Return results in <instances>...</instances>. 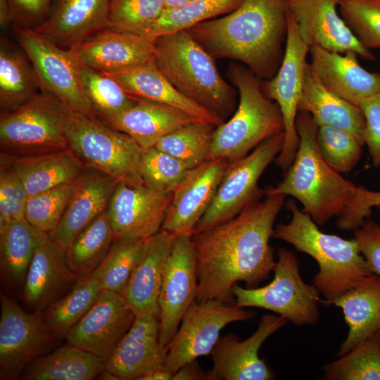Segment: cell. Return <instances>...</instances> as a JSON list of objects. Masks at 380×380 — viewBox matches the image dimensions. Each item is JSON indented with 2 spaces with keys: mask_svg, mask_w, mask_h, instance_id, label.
<instances>
[{
  "mask_svg": "<svg viewBox=\"0 0 380 380\" xmlns=\"http://www.w3.org/2000/svg\"><path fill=\"white\" fill-rule=\"evenodd\" d=\"M284 201V195H265L234 218L191 236L198 275L196 301L235 304L234 284L243 281L246 288H255L270 277L276 265L270 239Z\"/></svg>",
  "mask_w": 380,
  "mask_h": 380,
  "instance_id": "6da1fadb",
  "label": "cell"
},
{
  "mask_svg": "<svg viewBox=\"0 0 380 380\" xmlns=\"http://www.w3.org/2000/svg\"><path fill=\"white\" fill-rule=\"evenodd\" d=\"M289 11L288 0H243L232 12L188 30L213 58L239 61L267 80L283 60Z\"/></svg>",
  "mask_w": 380,
  "mask_h": 380,
  "instance_id": "7a4b0ae2",
  "label": "cell"
},
{
  "mask_svg": "<svg viewBox=\"0 0 380 380\" xmlns=\"http://www.w3.org/2000/svg\"><path fill=\"white\" fill-rule=\"evenodd\" d=\"M319 126L308 113L299 111L296 128L300 143L296 157L276 186H267L264 196H291L298 201L302 210L318 225L334 217L343 216L350 209L357 186L343 178L322 158L317 146Z\"/></svg>",
  "mask_w": 380,
  "mask_h": 380,
  "instance_id": "3957f363",
  "label": "cell"
},
{
  "mask_svg": "<svg viewBox=\"0 0 380 380\" xmlns=\"http://www.w3.org/2000/svg\"><path fill=\"white\" fill-rule=\"evenodd\" d=\"M286 207L291 213V220L277 224L272 238L292 245L317 262L319 271L312 284L324 298L321 303L329 305L372 273L355 238L345 239L322 232L293 201H289Z\"/></svg>",
  "mask_w": 380,
  "mask_h": 380,
  "instance_id": "277c9868",
  "label": "cell"
},
{
  "mask_svg": "<svg viewBox=\"0 0 380 380\" xmlns=\"http://www.w3.org/2000/svg\"><path fill=\"white\" fill-rule=\"evenodd\" d=\"M155 63L184 96L224 122L235 111L236 90L220 74L214 58L188 30L154 39Z\"/></svg>",
  "mask_w": 380,
  "mask_h": 380,
  "instance_id": "5b68a950",
  "label": "cell"
},
{
  "mask_svg": "<svg viewBox=\"0 0 380 380\" xmlns=\"http://www.w3.org/2000/svg\"><path fill=\"white\" fill-rule=\"evenodd\" d=\"M227 75L238 90L239 101L233 115L216 127L208 159L229 163L248 155L266 139L284 132L281 110L262 89V80L243 64L231 63Z\"/></svg>",
  "mask_w": 380,
  "mask_h": 380,
  "instance_id": "8992f818",
  "label": "cell"
},
{
  "mask_svg": "<svg viewBox=\"0 0 380 380\" xmlns=\"http://www.w3.org/2000/svg\"><path fill=\"white\" fill-rule=\"evenodd\" d=\"M65 134L69 148L85 167L118 182L145 184L139 172L143 148L126 133L110 127L96 115L66 107Z\"/></svg>",
  "mask_w": 380,
  "mask_h": 380,
  "instance_id": "52a82bcc",
  "label": "cell"
},
{
  "mask_svg": "<svg viewBox=\"0 0 380 380\" xmlns=\"http://www.w3.org/2000/svg\"><path fill=\"white\" fill-rule=\"evenodd\" d=\"M66 107L42 91L6 110L0 118L1 154L26 157L53 153L68 147L65 134Z\"/></svg>",
  "mask_w": 380,
  "mask_h": 380,
  "instance_id": "ba28073f",
  "label": "cell"
},
{
  "mask_svg": "<svg viewBox=\"0 0 380 380\" xmlns=\"http://www.w3.org/2000/svg\"><path fill=\"white\" fill-rule=\"evenodd\" d=\"M273 279L262 287L232 288L235 305L241 308H260L283 316L296 326H312L319 320V292L300 275L296 255L285 248L277 251Z\"/></svg>",
  "mask_w": 380,
  "mask_h": 380,
  "instance_id": "9c48e42d",
  "label": "cell"
},
{
  "mask_svg": "<svg viewBox=\"0 0 380 380\" xmlns=\"http://www.w3.org/2000/svg\"><path fill=\"white\" fill-rule=\"evenodd\" d=\"M284 139V132L273 136L246 156L229 163L213 203L194 234L234 218L247 205L265 196L263 189L258 186V181L280 153Z\"/></svg>",
  "mask_w": 380,
  "mask_h": 380,
  "instance_id": "30bf717a",
  "label": "cell"
},
{
  "mask_svg": "<svg viewBox=\"0 0 380 380\" xmlns=\"http://www.w3.org/2000/svg\"><path fill=\"white\" fill-rule=\"evenodd\" d=\"M15 30L42 91L70 109L96 115L82 87L81 64L69 49H60L53 40L27 26L17 27Z\"/></svg>",
  "mask_w": 380,
  "mask_h": 380,
  "instance_id": "8fae6325",
  "label": "cell"
},
{
  "mask_svg": "<svg viewBox=\"0 0 380 380\" xmlns=\"http://www.w3.org/2000/svg\"><path fill=\"white\" fill-rule=\"evenodd\" d=\"M309 49L302 40L296 23L289 11L288 34L281 64L273 77L262 80L261 84L264 94L277 103L282 115L284 139L275 163L284 172L291 165L299 146L296 120Z\"/></svg>",
  "mask_w": 380,
  "mask_h": 380,
  "instance_id": "7c38bea8",
  "label": "cell"
},
{
  "mask_svg": "<svg viewBox=\"0 0 380 380\" xmlns=\"http://www.w3.org/2000/svg\"><path fill=\"white\" fill-rule=\"evenodd\" d=\"M255 312L217 300L195 301L184 314L167 346L164 366L175 373L187 362L210 354L228 324L248 321Z\"/></svg>",
  "mask_w": 380,
  "mask_h": 380,
  "instance_id": "4fadbf2b",
  "label": "cell"
},
{
  "mask_svg": "<svg viewBox=\"0 0 380 380\" xmlns=\"http://www.w3.org/2000/svg\"><path fill=\"white\" fill-rule=\"evenodd\" d=\"M56 338L44 314H30L1 293L0 379L20 377L26 367L42 355Z\"/></svg>",
  "mask_w": 380,
  "mask_h": 380,
  "instance_id": "5bb4252c",
  "label": "cell"
},
{
  "mask_svg": "<svg viewBox=\"0 0 380 380\" xmlns=\"http://www.w3.org/2000/svg\"><path fill=\"white\" fill-rule=\"evenodd\" d=\"M198 275L191 237L176 236L163 267L158 298L159 341L167 348L181 321L196 300Z\"/></svg>",
  "mask_w": 380,
  "mask_h": 380,
  "instance_id": "9a60e30c",
  "label": "cell"
},
{
  "mask_svg": "<svg viewBox=\"0 0 380 380\" xmlns=\"http://www.w3.org/2000/svg\"><path fill=\"white\" fill-rule=\"evenodd\" d=\"M288 322L281 315L261 316L258 328L248 338L240 340L234 334L220 336L210 355L213 368L208 380H270L274 372L259 357V350L271 335Z\"/></svg>",
  "mask_w": 380,
  "mask_h": 380,
  "instance_id": "2e32d148",
  "label": "cell"
},
{
  "mask_svg": "<svg viewBox=\"0 0 380 380\" xmlns=\"http://www.w3.org/2000/svg\"><path fill=\"white\" fill-rule=\"evenodd\" d=\"M172 193L158 191L146 184L118 182L107 212L115 239H147L162 227Z\"/></svg>",
  "mask_w": 380,
  "mask_h": 380,
  "instance_id": "e0dca14e",
  "label": "cell"
},
{
  "mask_svg": "<svg viewBox=\"0 0 380 380\" xmlns=\"http://www.w3.org/2000/svg\"><path fill=\"white\" fill-rule=\"evenodd\" d=\"M229 164L227 159L216 158L189 169L172 191L160 230L191 236L213 203Z\"/></svg>",
  "mask_w": 380,
  "mask_h": 380,
  "instance_id": "ac0fdd59",
  "label": "cell"
},
{
  "mask_svg": "<svg viewBox=\"0 0 380 380\" xmlns=\"http://www.w3.org/2000/svg\"><path fill=\"white\" fill-rule=\"evenodd\" d=\"M135 317L120 293L103 290L65 339L69 344L107 360Z\"/></svg>",
  "mask_w": 380,
  "mask_h": 380,
  "instance_id": "d6986e66",
  "label": "cell"
},
{
  "mask_svg": "<svg viewBox=\"0 0 380 380\" xmlns=\"http://www.w3.org/2000/svg\"><path fill=\"white\" fill-rule=\"evenodd\" d=\"M339 0H288L302 40L309 46H317L344 53L353 51L364 60L375 61L337 13Z\"/></svg>",
  "mask_w": 380,
  "mask_h": 380,
  "instance_id": "ffe728a7",
  "label": "cell"
},
{
  "mask_svg": "<svg viewBox=\"0 0 380 380\" xmlns=\"http://www.w3.org/2000/svg\"><path fill=\"white\" fill-rule=\"evenodd\" d=\"M69 51L81 65L106 73L155 61L154 40L110 27L71 46Z\"/></svg>",
  "mask_w": 380,
  "mask_h": 380,
  "instance_id": "44dd1931",
  "label": "cell"
},
{
  "mask_svg": "<svg viewBox=\"0 0 380 380\" xmlns=\"http://www.w3.org/2000/svg\"><path fill=\"white\" fill-rule=\"evenodd\" d=\"M159 316H136L134 321L106 360L105 369L119 380H139L163 366L167 348L160 347Z\"/></svg>",
  "mask_w": 380,
  "mask_h": 380,
  "instance_id": "7402d4cb",
  "label": "cell"
},
{
  "mask_svg": "<svg viewBox=\"0 0 380 380\" xmlns=\"http://www.w3.org/2000/svg\"><path fill=\"white\" fill-rule=\"evenodd\" d=\"M311 68L317 77L330 92L357 105L380 90V72H370L357 61V53H342L320 46H310Z\"/></svg>",
  "mask_w": 380,
  "mask_h": 380,
  "instance_id": "603a6c76",
  "label": "cell"
},
{
  "mask_svg": "<svg viewBox=\"0 0 380 380\" xmlns=\"http://www.w3.org/2000/svg\"><path fill=\"white\" fill-rule=\"evenodd\" d=\"M114 178L87 168L78 177L71 200L51 239L66 250L72 239L107 208L118 184Z\"/></svg>",
  "mask_w": 380,
  "mask_h": 380,
  "instance_id": "cb8c5ba5",
  "label": "cell"
},
{
  "mask_svg": "<svg viewBox=\"0 0 380 380\" xmlns=\"http://www.w3.org/2000/svg\"><path fill=\"white\" fill-rule=\"evenodd\" d=\"M78 279L68 266L65 249L51 239L37 249L30 265L23 283L24 298L42 312Z\"/></svg>",
  "mask_w": 380,
  "mask_h": 380,
  "instance_id": "d4e9b609",
  "label": "cell"
},
{
  "mask_svg": "<svg viewBox=\"0 0 380 380\" xmlns=\"http://www.w3.org/2000/svg\"><path fill=\"white\" fill-rule=\"evenodd\" d=\"M110 0H57L34 29L53 41L72 46L110 28Z\"/></svg>",
  "mask_w": 380,
  "mask_h": 380,
  "instance_id": "484cf974",
  "label": "cell"
},
{
  "mask_svg": "<svg viewBox=\"0 0 380 380\" xmlns=\"http://www.w3.org/2000/svg\"><path fill=\"white\" fill-rule=\"evenodd\" d=\"M175 236L160 230L146 239L141 259L120 293L136 316H159L163 267Z\"/></svg>",
  "mask_w": 380,
  "mask_h": 380,
  "instance_id": "4316f807",
  "label": "cell"
},
{
  "mask_svg": "<svg viewBox=\"0 0 380 380\" xmlns=\"http://www.w3.org/2000/svg\"><path fill=\"white\" fill-rule=\"evenodd\" d=\"M106 74L134 97L173 107L198 122L216 127L224 122L217 115L182 94L160 71L155 61Z\"/></svg>",
  "mask_w": 380,
  "mask_h": 380,
  "instance_id": "83f0119b",
  "label": "cell"
},
{
  "mask_svg": "<svg viewBox=\"0 0 380 380\" xmlns=\"http://www.w3.org/2000/svg\"><path fill=\"white\" fill-rule=\"evenodd\" d=\"M298 111L309 113L319 127L330 126L350 133L365 145V120L361 109L325 89L310 63L305 68Z\"/></svg>",
  "mask_w": 380,
  "mask_h": 380,
  "instance_id": "f1b7e54d",
  "label": "cell"
},
{
  "mask_svg": "<svg viewBox=\"0 0 380 380\" xmlns=\"http://www.w3.org/2000/svg\"><path fill=\"white\" fill-rule=\"evenodd\" d=\"M101 120L130 136L142 148L154 147L170 132L198 122L177 108L139 98L132 107Z\"/></svg>",
  "mask_w": 380,
  "mask_h": 380,
  "instance_id": "f546056e",
  "label": "cell"
},
{
  "mask_svg": "<svg viewBox=\"0 0 380 380\" xmlns=\"http://www.w3.org/2000/svg\"><path fill=\"white\" fill-rule=\"evenodd\" d=\"M330 304L341 308L348 327L336 354L339 357L380 330V276H366Z\"/></svg>",
  "mask_w": 380,
  "mask_h": 380,
  "instance_id": "4dcf8cb0",
  "label": "cell"
},
{
  "mask_svg": "<svg viewBox=\"0 0 380 380\" xmlns=\"http://www.w3.org/2000/svg\"><path fill=\"white\" fill-rule=\"evenodd\" d=\"M0 157L11 167L29 196L72 182L85 169L69 148L34 156L10 157L1 154Z\"/></svg>",
  "mask_w": 380,
  "mask_h": 380,
  "instance_id": "1f68e13d",
  "label": "cell"
},
{
  "mask_svg": "<svg viewBox=\"0 0 380 380\" xmlns=\"http://www.w3.org/2000/svg\"><path fill=\"white\" fill-rule=\"evenodd\" d=\"M106 360L68 343L32 361L20 377L25 380H91L105 368Z\"/></svg>",
  "mask_w": 380,
  "mask_h": 380,
  "instance_id": "d6a6232c",
  "label": "cell"
},
{
  "mask_svg": "<svg viewBox=\"0 0 380 380\" xmlns=\"http://www.w3.org/2000/svg\"><path fill=\"white\" fill-rule=\"evenodd\" d=\"M50 239L49 233L25 217L0 227L1 269L6 278L14 284H23L36 251Z\"/></svg>",
  "mask_w": 380,
  "mask_h": 380,
  "instance_id": "836d02e7",
  "label": "cell"
},
{
  "mask_svg": "<svg viewBox=\"0 0 380 380\" xmlns=\"http://www.w3.org/2000/svg\"><path fill=\"white\" fill-rule=\"evenodd\" d=\"M114 239L106 209L84 227L66 248L69 267L79 278L91 274L106 258Z\"/></svg>",
  "mask_w": 380,
  "mask_h": 380,
  "instance_id": "e575fe53",
  "label": "cell"
},
{
  "mask_svg": "<svg viewBox=\"0 0 380 380\" xmlns=\"http://www.w3.org/2000/svg\"><path fill=\"white\" fill-rule=\"evenodd\" d=\"M243 0H191L171 8H165L156 20L140 30L138 34L154 40L159 36L188 30L191 27L228 14L236 9Z\"/></svg>",
  "mask_w": 380,
  "mask_h": 380,
  "instance_id": "d590c367",
  "label": "cell"
},
{
  "mask_svg": "<svg viewBox=\"0 0 380 380\" xmlns=\"http://www.w3.org/2000/svg\"><path fill=\"white\" fill-rule=\"evenodd\" d=\"M103 291L101 282L93 273L79 278L70 291L51 304L44 314V321L53 335L56 338H65Z\"/></svg>",
  "mask_w": 380,
  "mask_h": 380,
  "instance_id": "8d00e7d4",
  "label": "cell"
},
{
  "mask_svg": "<svg viewBox=\"0 0 380 380\" xmlns=\"http://www.w3.org/2000/svg\"><path fill=\"white\" fill-rule=\"evenodd\" d=\"M40 88L32 67L17 51L1 41L0 49V105L10 109L38 93Z\"/></svg>",
  "mask_w": 380,
  "mask_h": 380,
  "instance_id": "74e56055",
  "label": "cell"
},
{
  "mask_svg": "<svg viewBox=\"0 0 380 380\" xmlns=\"http://www.w3.org/2000/svg\"><path fill=\"white\" fill-rule=\"evenodd\" d=\"M80 80L84 94L101 120L113 117L134 106L137 98L126 92L103 72L81 65Z\"/></svg>",
  "mask_w": 380,
  "mask_h": 380,
  "instance_id": "f35d334b",
  "label": "cell"
},
{
  "mask_svg": "<svg viewBox=\"0 0 380 380\" xmlns=\"http://www.w3.org/2000/svg\"><path fill=\"white\" fill-rule=\"evenodd\" d=\"M215 127L210 123L191 122L165 136L155 147L191 169L208 160Z\"/></svg>",
  "mask_w": 380,
  "mask_h": 380,
  "instance_id": "ab89813d",
  "label": "cell"
},
{
  "mask_svg": "<svg viewBox=\"0 0 380 380\" xmlns=\"http://www.w3.org/2000/svg\"><path fill=\"white\" fill-rule=\"evenodd\" d=\"M322 370L327 380H380V330Z\"/></svg>",
  "mask_w": 380,
  "mask_h": 380,
  "instance_id": "60d3db41",
  "label": "cell"
},
{
  "mask_svg": "<svg viewBox=\"0 0 380 380\" xmlns=\"http://www.w3.org/2000/svg\"><path fill=\"white\" fill-rule=\"evenodd\" d=\"M146 239H115L100 265L92 272L103 290L121 293L143 255Z\"/></svg>",
  "mask_w": 380,
  "mask_h": 380,
  "instance_id": "b9f144b4",
  "label": "cell"
},
{
  "mask_svg": "<svg viewBox=\"0 0 380 380\" xmlns=\"http://www.w3.org/2000/svg\"><path fill=\"white\" fill-rule=\"evenodd\" d=\"M77 181V179L29 196L25 215L26 220L46 233L53 230L66 210Z\"/></svg>",
  "mask_w": 380,
  "mask_h": 380,
  "instance_id": "7bdbcfd3",
  "label": "cell"
},
{
  "mask_svg": "<svg viewBox=\"0 0 380 380\" xmlns=\"http://www.w3.org/2000/svg\"><path fill=\"white\" fill-rule=\"evenodd\" d=\"M316 141L322 158L339 173L351 171L361 157L362 145L353 134L343 129L319 126Z\"/></svg>",
  "mask_w": 380,
  "mask_h": 380,
  "instance_id": "ee69618b",
  "label": "cell"
},
{
  "mask_svg": "<svg viewBox=\"0 0 380 380\" xmlns=\"http://www.w3.org/2000/svg\"><path fill=\"white\" fill-rule=\"evenodd\" d=\"M189 170L179 160L155 146L142 150L141 177L147 186L158 191L172 193Z\"/></svg>",
  "mask_w": 380,
  "mask_h": 380,
  "instance_id": "f6af8a7d",
  "label": "cell"
},
{
  "mask_svg": "<svg viewBox=\"0 0 380 380\" xmlns=\"http://www.w3.org/2000/svg\"><path fill=\"white\" fill-rule=\"evenodd\" d=\"M341 17L366 49L380 48V0H339Z\"/></svg>",
  "mask_w": 380,
  "mask_h": 380,
  "instance_id": "bcb514c9",
  "label": "cell"
},
{
  "mask_svg": "<svg viewBox=\"0 0 380 380\" xmlns=\"http://www.w3.org/2000/svg\"><path fill=\"white\" fill-rule=\"evenodd\" d=\"M165 9V0H110V28L137 33L158 18Z\"/></svg>",
  "mask_w": 380,
  "mask_h": 380,
  "instance_id": "7dc6e473",
  "label": "cell"
},
{
  "mask_svg": "<svg viewBox=\"0 0 380 380\" xmlns=\"http://www.w3.org/2000/svg\"><path fill=\"white\" fill-rule=\"evenodd\" d=\"M29 196L8 163L0 157V227L25 217Z\"/></svg>",
  "mask_w": 380,
  "mask_h": 380,
  "instance_id": "c3c4849f",
  "label": "cell"
},
{
  "mask_svg": "<svg viewBox=\"0 0 380 380\" xmlns=\"http://www.w3.org/2000/svg\"><path fill=\"white\" fill-rule=\"evenodd\" d=\"M357 106L365 120V145L366 144L372 164L380 166V90L360 101Z\"/></svg>",
  "mask_w": 380,
  "mask_h": 380,
  "instance_id": "681fc988",
  "label": "cell"
},
{
  "mask_svg": "<svg viewBox=\"0 0 380 380\" xmlns=\"http://www.w3.org/2000/svg\"><path fill=\"white\" fill-rule=\"evenodd\" d=\"M354 238L372 272L380 276V224L365 221L354 230Z\"/></svg>",
  "mask_w": 380,
  "mask_h": 380,
  "instance_id": "f907efd6",
  "label": "cell"
},
{
  "mask_svg": "<svg viewBox=\"0 0 380 380\" xmlns=\"http://www.w3.org/2000/svg\"><path fill=\"white\" fill-rule=\"evenodd\" d=\"M380 206V191L357 186L355 201L348 213L342 220V226L346 231L355 230L368 217L373 207Z\"/></svg>",
  "mask_w": 380,
  "mask_h": 380,
  "instance_id": "816d5d0a",
  "label": "cell"
},
{
  "mask_svg": "<svg viewBox=\"0 0 380 380\" xmlns=\"http://www.w3.org/2000/svg\"><path fill=\"white\" fill-rule=\"evenodd\" d=\"M13 18L31 21L44 16L51 7L53 0H8Z\"/></svg>",
  "mask_w": 380,
  "mask_h": 380,
  "instance_id": "f5cc1de1",
  "label": "cell"
},
{
  "mask_svg": "<svg viewBox=\"0 0 380 380\" xmlns=\"http://www.w3.org/2000/svg\"><path fill=\"white\" fill-rule=\"evenodd\" d=\"M172 380H208V375L195 360L186 363L176 371Z\"/></svg>",
  "mask_w": 380,
  "mask_h": 380,
  "instance_id": "db71d44e",
  "label": "cell"
},
{
  "mask_svg": "<svg viewBox=\"0 0 380 380\" xmlns=\"http://www.w3.org/2000/svg\"><path fill=\"white\" fill-rule=\"evenodd\" d=\"M173 374L164 365L144 375L139 380H172Z\"/></svg>",
  "mask_w": 380,
  "mask_h": 380,
  "instance_id": "11a10c76",
  "label": "cell"
},
{
  "mask_svg": "<svg viewBox=\"0 0 380 380\" xmlns=\"http://www.w3.org/2000/svg\"><path fill=\"white\" fill-rule=\"evenodd\" d=\"M13 20V14L8 0H0V23L5 28Z\"/></svg>",
  "mask_w": 380,
  "mask_h": 380,
  "instance_id": "9f6ffc18",
  "label": "cell"
},
{
  "mask_svg": "<svg viewBox=\"0 0 380 380\" xmlns=\"http://www.w3.org/2000/svg\"><path fill=\"white\" fill-rule=\"evenodd\" d=\"M96 379L103 380H119L115 374L105 368L99 372Z\"/></svg>",
  "mask_w": 380,
  "mask_h": 380,
  "instance_id": "6f0895ef",
  "label": "cell"
},
{
  "mask_svg": "<svg viewBox=\"0 0 380 380\" xmlns=\"http://www.w3.org/2000/svg\"><path fill=\"white\" fill-rule=\"evenodd\" d=\"M165 8H175L181 5H183L191 0H165Z\"/></svg>",
  "mask_w": 380,
  "mask_h": 380,
  "instance_id": "680465c9",
  "label": "cell"
}]
</instances>
